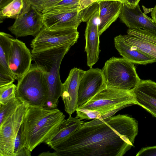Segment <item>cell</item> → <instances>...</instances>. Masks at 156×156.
Instances as JSON below:
<instances>
[{
	"label": "cell",
	"mask_w": 156,
	"mask_h": 156,
	"mask_svg": "<svg viewBox=\"0 0 156 156\" xmlns=\"http://www.w3.org/2000/svg\"><path fill=\"white\" fill-rule=\"evenodd\" d=\"M138 132L137 122L126 115L95 119L52 149L57 156H122Z\"/></svg>",
	"instance_id": "obj_1"
},
{
	"label": "cell",
	"mask_w": 156,
	"mask_h": 156,
	"mask_svg": "<svg viewBox=\"0 0 156 156\" xmlns=\"http://www.w3.org/2000/svg\"><path fill=\"white\" fill-rule=\"evenodd\" d=\"M65 118L58 108L29 105L21 126L24 146L32 152L41 143H45L59 129Z\"/></svg>",
	"instance_id": "obj_2"
},
{
	"label": "cell",
	"mask_w": 156,
	"mask_h": 156,
	"mask_svg": "<svg viewBox=\"0 0 156 156\" xmlns=\"http://www.w3.org/2000/svg\"><path fill=\"white\" fill-rule=\"evenodd\" d=\"M72 46L64 45L34 54L32 60L42 71L46 80L48 88V96L44 107L57 108L62 88L59 74L61 62Z\"/></svg>",
	"instance_id": "obj_3"
},
{
	"label": "cell",
	"mask_w": 156,
	"mask_h": 156,
	"mask_svg": "<svg viewBox=\"0 0 156 156\" xmlns=\"http://www.w3.org/2000/svg\"><path fill=\"white\" fill-rule=\"evenodd\" d=\"M16 96L29 105L44 107L48 96V88L42 71L34 63L18 80Z\"/></svg>",
	"instance_id": "obj_4"
},
{
	"label": "cell",
	"mask_w": 156,
	"mask_h": 156,
	"mask_svg": "<svg viewBox=\"0 0 156 156\" xmlns=\"http://www.w3.org/2000/svg\"><path fill=\"white\" fill-rule=\"evenodd\" d=\"M132 105H137L132 90L107 87L78 108L97 111L105 118L111 117L109 112Z\"/></svg>",
	"instance_id": "obj_5"
},
{
	"label": "cell",
	"mask_w": 156,
	"mask_h": 156,
	"mask_svg": "<svg viewBox=\"0 0 156 156\" xmlns=\"http://www.w3.org/2000/svg\"><path fill=\"white\" fill-rule=\"evenodd\" d=\"M102 69L107 87L131 90L141 80L134 63L123 57L111 58L105 62Z\"/></svg>",
	"instance_id": "obj_6"
},
{
	"label": "cell",
	"mask_w": 156,
	"mask_h": 156,
	"mask_svg": "<svg viewBox=\"0 0 156 156\" xmlns=\"http://www.w3.org/2000/svg\"><path fill=\"white\" fill-rule=\"evenodd\" d=\"M79 37L76 29L50 30L44 26L31 42V53L34 54L66 45L72 46Z\"/></svg>",
	"instance_id": "obj_7"
},
{
	"label": "cell",
	"mask_w": 156,
	"mask_h": 156,
	"mask_svg": "<svg viewBox=\"0 0 156 156\" xmlns=\"http://www.w3.org/2000/svg\"><path fill=\"white\" fill-rule=\"evenodd\" d=\"M29 105L26 101L23 102L0 125V156H15V141Z\"/></svg>",
	"instance_id": "obj_8"
},
{
	"label": "cell",
	"mask_w": 156,
	"mask_h": 156,
	"mask_svg": "<svg viewBox=\"0 0 156 156\" xmlns=\"http://www.w3.org/2000/svg\"><path fill=\"white\" fill-rule=\"evenodd\" d=\"M106 87V83L102 69L92 68L84 71L79 87L78 107L84 104Z\"/></svg>",
	"instance_id": "obj_9"
},
{
	"label": "cell",
	"mask_w": 156,
	"mask_h": 156,
	"mask_svg": "<svg viewBox=\"0 0 156 156\" xmlns=\"http://www.w3.org/2000/svg\"><path fill=\"white\" fill-rule=\"evenodd\" d=\"M44 26L42 13L30 5L26 12L15 19L8 29L16 37H36Z\"/></svg>",
	"instance_id": "obj_10"
},
{
	"label": "cell",
	"mask_w": 156,
	"mask_h": 156,
	"mask_svg": "<svg viewBox=\"0 0 156 156\" xmlns=\"http://www.w3.org/2000/svg\"><path fill=\"white\" fill-rule=\"evenodd\" d=\"M32 55L23 41L14 38L10 48L9 65L15 80H19L29 70Z\"/></svg>",
	"instance_id": "obj_11"
},
{
	"label": "cell",
	"mask_w": 156,
	"mask_h": 156,
	"mask_svg": "<svg viewBox=\"0 0 156 156\" xmlns=\"http://www.w3.org/2000/svg\"><path fill=\"white\" fill-rule=\"evenodd\" d=\"M84 72L77 68L72 69L65 82L62 83L61 97L65 111L71 115L78 108V92L81 79Z\"/></svg>",
	"instance_id": "obj_12"
},
{
	"label": "cell",
	"mask_w": 156,
	"mask_h": 156,
	"mask_svg": "<svg viewBox=\"0 0 156 156\" xmlns=\"http://www.w3.org/2000/svg\"><path fill=\"white\" fill-rule=\"evenodd\" d=\"M99 22L98 9L87 22L85 31V51L87 55V65L90 68H92L99 58L100 51Z\"/></svg>",
	"instance_id": "obj_13"
},
{
	"label": "cell",
	"mask_w": 156,
	"mask_h": 156,
	"mask_svg": "<svg viewBox=\"0 0 156 156\" xmlns=\"http://www.w3.org/2000/svg\"><path fill=\"white\" fill-rule=\"evenodd\" d=\"M119 18L129 28H140L156 35V23L142 12L139 4L131 8L123 3Z\"/></svg>",
	"instance_id": "obj_14"
},
{
	"label": "cell",
	"mask_w": 156,
	"mask_h": 156,
	"mask_svg": "<svg viewBox=\"0 0 156 156\" xmlns=\"http://www.w3.org/2000/svg\"><path fill=\"white\" fill-rule=\"evenodd\" d=\"M44 26L50 30L72 28L77 29L82 22L81 11L42 13Z\"/></svg>",
	"instance_id": "obj_15"
},
{
	"label": "cell",
	"mask_w": 156,
	"mask_h": 156,
	"mask_svg": "<svg viewBox=\"0 0 156 156\" xmlns=\"http://www.w3.org/2000/svg\"><path fill=\"white\" fill-rule=\"evenodd\" d=\"M126 43L156 58V35L140 28H129L123 35Z\"/></svg>",
	"instance_id": "obj_16"
},
{
	"label": "cell",
	"mask_w": 156,
	"mask_h": 156,
	"mask_svg": "<svg viewBox=\"0 0 156 156\" xmlns=\"http://www.w3.org/2000/svg\"><path fill=\"white\" fill-rule=\"evenodd\" d=\"M132 91L137 105L156 118V83L141 80Z\"/></svg>",
	"instance_id": "obj_17"
},
{
	"label": "cell",
	"mask_w": 156,
	"mask_h": 156,
	"mask_svg": "<svg viewBox=\"0 0 156 156\" xmlns=\"http://www.w3.org/2000/svg\"><path fill=\"white\" fill-rule=\"evenodd\" d=\"M114 41L115 48L122 57L134 64L146 65L156 62V58L126 43L123 35L116 36Z\"/></svg>",
	"instance_id": "obj_18"
},
{
	"label": "cell",
	"mask_w": 156,
	"mask_h": 156,
	"mask_svg": "<svg viewBox=\"0 0 156 156\" xmlns=\"http://www.w3.org/2000/svg\"><path fill=\"white\" fill-rule=\"evenodd\" d=\"M13 37L0 32V87L13 83L15 79L9 67V59Z\"/></svg>",
	"instance_id": "obj_19"
},
{
	"label": "cell",
	"mask_w": 156,
	"mask_h": 156,
	"mask_svg": "<svg viewBox=\"0 0 156 156\" xmlns=\"http://www.w3.org/2000/svg\"><path fill=\"white\" fill-rule=\"evenodd\" d=\"M97 2L98 5V31L100 36L119 17L123 3L113 0Z\"/></svg>",
	"instance_id": "obj_20"
},
{
	"label": "cell",
	"mask_w": 156,
	"mask_h": 156,
	"mask_svg": "<svg viewBox=\"0 0 156 156\" xmlns=\"http://www.w3.org/2000/svg\"><path fill=\"white\" fill-rule=\"evenodd\" d=\"M83 121L75 117L69 115V118L62 123L58 131L45 143L52 149L60 144L79 128Z\"/></svg>",
	"instance_id": "obj_21"
},
{
	"label": "cell",
	"mask_w": 156,
	"mask_h": 156,
	"mask_svg": "<svg viewBox=\"0 0 156 156\" xmlns=\"http://www.w3.org/2000/svg\"><path fill=\"white\" fill-rule=\"evenodd\" d=\"M30 5L26 0H13L0 9V20L6 18L16 19L26 12Z\"/></svg>",
	"instance_id": "obj_22"
},
{
	"label": "cell",
	"mask_w": 156,
	"mask_h": 156,
	"mask_svg": "<svg viewBox=\"0 0 156 156\" xmlns=\"http://www.w3.org/2000/svg\"><path fill=\"white\" fill-rule=\"evenodd\" d=\"M80 11L79 0H62L55 5L41 12L42 13Z\"/></svg>",
	"instance_id": "obj_23"
},
{
	"label": "cell",
	"mask_w": 156,
	"mask_h": 156,
	"mask_svg": "<svg viewBox=\"0 0 156 156\" xmlns=\"http://www.w3.org/2000/svg\"><path fill=\"white\" fill-rule=\"evenodd\" d=\"M23 102L20 98L16 96L6 104H0V125L15 112L17 108Z\"/></svg>",
	"instance_id": "obj_24"
},
{
	"label": "cell",
	"mask_w": 156,
	"mask_h": 156,
	"mask_svg": "<svg viewBox=\"0 0 156 156\" xmlns=\"http://www.w3.org/2000/svg\"><path fill=\"white\" fill-rule=\"evenodd\" d=\"M16 86L12 83L0 87V104H6L16 97Z\"/></svg>",
	"instance_id": "obj_25"
},
{
	"label": "cell",
	"mask_w": 156,
	"mask_h": 156,
	"mask_svg": "<svg viewBox=\"0 0 156 156\" xmlns=\"http://www.w3.org/2000/svg\"><path fill=\"white\" fill-rule=\"evenodd\" d=\"M31 152L23 145L22 140L21 127L15 139L14 144L15 156H30Z\"/></svg>",
	"instance_id": "obj_26"
},
{
	"label": "cell",
	"mask_w": 156,
	"mask_h": 156,
	"mask_svg": "<svg viewBox=\"0 0 156 156\" xmlns=\"http://www.w3.org/2000/svg\"><path fill=\"white\" fill-rule=\"evenodd\" d=\"M76 112V116L81 120L83 119L90 120L102 118L98 112L95 111L78 108Z\"/></svg>",
	"instance_id": "obj_27"
},
{
	"label": "cell",
	"mask_w": 156,
	"mask_h": 156,
	"mask_svg": "<svg viewBox=\"0 0 156 156\" xmlns=\"http://www.w3.org/2000/svg\"><path fill=\"white\" fill-rule=\"evenodd\" d=\"M98 9V3L97 2H95L87 8L81 10L82 16V22H87Z\"/></svg>",
	"instance_id": "obj_28"
},
{
	"label": "cell",
	"mask_w": 156,
	"mask_h": 156,
	"mask_svg": "<svg viewBox=\"0 0 156 156\" xmlns=\"http://www.w3.org/2000/svg\"><path fill=\"white\" fill-rule=\"evenodd\" d=\"M136 156H156V146L142 148Z\"/></svg>",
	"instance_id": "obj_29"
},
{
	"label": "cell",
	"mask_w": 156,
	"mask_h": 156,
	"mask_svg": "<svg viewBox=\"0 0 156 156\" xmlns=\"http://www.w3.org/2000/svg\"><path fill=\"white\" fill-rule=\"evenodd\" d=\"M62 0H43L41 6L40 11H43L51 7L61 1Z\"/></svg>",
	"instance_id": "obj_30"
},
{
	"label": "cell",
	"mask_w": 156,
	"mask_h": 156,
	"mask_svg": "<svg viewBox=\"0 0 156 156\" xmlns=\"http://www.w3.org/2000/svg\"><path fill=\"white\" fill-rule=\"evenodd\" d=\"M31 5L40 11L43 0H26Z\"/></svg>",
	"instance_id": "obj_31"
},
{
	"label": "cell",
	"mask_w": 156,
	"mask_h": 156,
	"mask_svg": "<svg viewBox=\"0 0 156 156\" xmlns=\"http://www.w3.org/2000/svg\"><path fill=\"white\" fill-rule=\"evenodd\" d=\"M93 3L92 0H79L80 11L87 8Z\"/></svg>",
	"instance_id": "obj_32"
},
{
	"label": "cell",
	"mask_w": 156,
	"mask_h": 156,
	"mask_svg": "<svg viewBox=\"0 0 156 156\" xmlns=\"http://www.w3.org/2000/svg\"><path fill=\"white\" fill-rule=\"evenodd\" d=\"M140 1V0H126L125 4L128 7L133 8L139 4Z\"/></svg>",
	"instance_id": "obj_33"
},
{
	"label": "cell",
	"mask_w": 156,
	"mask_h": 156,
	"mask_svg": "<svg viewBox=\"0 0 156 156\" xmlns=\"http://www.w3.org/2000/svg\"><path fill=\"white\" fill-rule=\"evenodd\" d=\"M13 0H0V9H1Z\"/></svg>",
	"instance_id": "obj_34"
},
{
	"label": "cell",
	"mask_w": 156,
	"mask_h": 156,
	"mask_svg": "<svg viewBox=\"0 0 156 156\" xmlns=\"http://www.w3.org/2000/svg\"><path fill=\"white\" fill-rule=\"evenodd\" d=\"M39 156H56L55 152H51L49 151L44 152L39 154Z\"/></svg>",
	"instance_id": "obj_35"
},
{
	"label": "cell",
	"mask_w": 156,
	"mask_h": 156,
	"mask_svg": "<svg viewBox=\"0 0 156 156\" xmlns=\"http://www.w3.org/2000/svg\"><path fill=\"white\" fill-rule=\"evenodd\" d=\"M151 16L152 19L156 23V5L154 8L152 9L151 12Z\"/></svg>",
	"instance_id": "obj_36"
},
{
	"label": "cell",
	"mask_w": 156,
	"mask_h": 156,
	"mask_svg": "<svg viewBox=\"0 0 156 156\" xmlns=\"http://www.w3.org/2000/svg\"><path fill=\"white\" fill-rule=\"evenodd\" d=\"M105 0H113V1H118L121 2L123 3H125L126 2V0H92V2L93 3L97 2L99 1H105Z\"/></svg>",
	"instance_id": "obj_37"
}]
</instances>
